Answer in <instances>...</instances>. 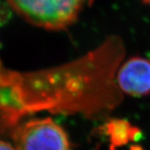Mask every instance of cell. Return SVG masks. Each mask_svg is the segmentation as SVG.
Wrapping results in <instances>:
<instances>
[{
	"instance_id": "3957f363",
	"label": "cell",
	"mask_w": 150,
	"mask_h": 150,
	"mask_svg": "<svg viewBox=\"0 0 150 150\" xmlns=\"http://www.w3.org/2000/svg\"><path fill=\"white\" fill-rule=\"evenodd\" d=\"M16 150H72L65 131L52 118L32 119L14 129Z\"/></svg>"
},
{
	"instance_id": "7a4b0ae2",
	"label": "cell",
	"mask_w": 150,
	"mask_h": 150,
	"mask_svg": "<svg viewBox=\"0 0 150 150\" xmlns=\"http://www.w3.org/2000/svg\"><path fill=\"white\" fill-rule=\"evenodd\" d=\"M13 10L33 26L65 30L77 21L85 0H7Z\"/></svg>"
},
{
	"instance_id": "8992f818",
	"label": "cell",
	"mask_w": 150,
	"mask_h": 150,
	"mask_svg": "<svg viewBox=\"0 0 150 150\" xmlns=\"http://www.w3.org/2000/svg\"><path fill=\"white\" fill-rule=\"evenodd\" d=\"M13 8L8 2L0 0V27L5 25L13 16Z\"/></svg>"
},
{
	"instance_id": "ba28073f",
	"label": "cell",
	"mask_w": 150,
	"mask_h": 150,
	"mask_svg": "<svg viewBox=\"0 0 150 150\" xmlns=\"http://www.w3.org/2000/svg\"><path fill=\"white\" fill-rule=\"evenodd\" d=\"M0 150H16L15 147H13L10 144L0 140Z\"/></svg>"
},
{
	"instance_id": "277c9868",
	"label": "cell",
	"mask_w": 150,
	"mask_h": 150,
	"mask_svg": "<svg viewBox=\"0 0 150 150\" xmlns=\"http://www.w3.org/2000/svg\"><path fill=\"white\" fill-rule=\"evenodd\" d=\"M117 81L121 91L134 97L150 94V61L132 57L118 71Z\"/></svg>"
},
{
	"instance_id": "6da1fadb",
	"label": "cell",
	"mask_w": 150,
	"mask_h": 150,
	"mask_svg": "<svg viewBox=\"0 0 150 150\" xmlns=\"http://www.w3.org/2000/svg\"><path fill=\"white\" fill-rule=\"evenodd\" d=\"M125 53L123 39L112 35L72 62L33 73H16L10 86L18 114L48 110L81 113L87 118L106 115L123 99L113 79Z\"/></svg>"
},
{
	"instance_id": "52a82bcc",
	"label": "cell",
	"mask_w": 150,
	"mask_h": 150,
	"mask_svg": "<svg viewBox=\"0 0 150 150\" xmlns=\"http://www.w3.org/2000/svg\"><path fill=\"white\" fill-rule=\"evenodd\" d=\"M9 71L6 70L1 63V60H0V86H3L6 82V79L8 75Z\"/></svg>"
},
{
	"instance_id": "30bf717a",
	"label": "cell",
	"mask_w": 150,
	"mask_h": 150,
	"mask_svg": "<svg viewBox=\"0 0 150 150\" xmlns=\"http://www.w3.org/2000/svg\"><path fill=\"white\" fill-rule=\"evenodd\" d=\"M145 4H150V0H141Z\"/></svg>"
},
{
	"instance_id": "8fae6325",
	"label": "cell",
	"mask_w": 150,
	"mask_h": 150,
	"mask_svg": "<svg viewBox=\"0 0 150 150\" xmlns=\"http://www.w3.org/2000/svg\"><path fill=\"white\" fill-rule=\"evenodd\" d=\"M93 1H94V0H88V5L91 6L92 4H93Z\"/></svg>"
},
{
	"instance_id": "9c48e42d",
	"label": "cell",
	"mask_w": 150,
	"mask_h": 150,
	"mask_svg": "<svg viewBox=\"0 0 150 150\" xmlns=\"http://www.w3.org/2000/svg\"><path fill=\"white\" fill-rule=\"evenodd\" d=\"M130 150H143V149L139 146H132Z\"/></svg>"
},
{
	"instance_id": "5b68a950",
	"label": "cell",
	"mask_w": 150,
	"mask_h": 150,
	"mask_svg": "<svg viewBox=\"0 0 150 150\" xmlns=\"http://www.w3.org/2000/svg\"><path fill=\"white\" fill-rule=\"evenodd\" d=\"M104 129L110 140L111 150L127 144L129 141L136 140L140 136V129L133 127L127 120L111 119L108 121Z\"/></svg>"
}]
</instances>
